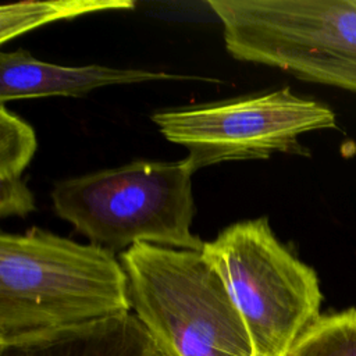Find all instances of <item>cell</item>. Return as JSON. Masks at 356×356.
I'll return each instance as SVG.
<instances>
[{"label":"cell","mask_w":356,"mask_h":356,"mask_svg":"<svg viewBox=\"0 0 356 356\" xmlns=\"http://www.w3.org/2000/svg\"><path fill=\"white\" fill-rule=\"evenodd\" d=\"M129 310L128 277L111 250L40 228L0 235V345Z\"/></svg>","instance_id":"obj_1"},{"label":"cell","mask_w":356,"mask_h":356,"mask_svg":"<svg viewBox=\"0 0 356 356\" xmlns=\"http://www.w3.org/2000/svg\"><path fill=\"white\" fill-rule=\"evenodd\" d=\"M192 175L186 159L138 160L61 179L50 197L60 218L113 253L136 243L200 252L204 242L191 229Z\"/></svg>","instance_id":"obj_2"},{"label":"cell","mask_w":356,"mask_h":356,"mask_svg":"<svg viewBox=\"0 0 356 356\" xmlns=\"http://www.w3.org/2000/svg\"><path fill=\"white\" fill-rule=\"evenodd\" d=\"M118 259L131 309L161 356H254L236 306L200 252L136 243Z\"/></svg>","instance_id":"obj_3"},{"label":"cell","mask_w":356,"mask_h":356,"mask_svg":"<svg viewBox=\"0 0 356 356\" xmlns=\"http://www.w3.org/2000/svg\"><path fill=\"white\" fill-rule=\"evenodd\" d=\"M200 254L225 285L254 356H286L321 316L316 271L278 241L267 217L225 227Z\"/></svg>","instance_id":"obj_4"},{"label":"cell","mask_w":356,"mask_h":356,"mask_svg":"<svg viewBox=\"0 0 356 356\" xmlns=\"http://www.w3.org/2000/svg\"><path fill=\"white\" fill-rule=\"evenodd\" d=\"M228 53L356 92V0H209Z\"/></svg>","instance_id":"obj_5"},{"label":"cell","mask_w":356,"mask_h":356,"mask_svg":"<svg viewBox=\"0 0 356 356\" xmlns=\"http://www.w3.org/2000/svg\"><path fill=\"white\" fill-rule=\"evenodd\" d=\"M152 121L163 136L188 150L191 168L236 160L302 153L299 136L337 128L334 111L282 88L197 107L157 111Z\"/></svg>","instance_id":"obj_6"},{"label":"cell","mask_w":356,"mask_h":356,"mask_svg":"<svg viewBox=\"0 0 356 356\" xmlns=\"http://www.w3.org/2000/svg\"><path fill=\"white\" fill-rule=\"evenodd\" d=\"M168 79L216 81L213 78L188 76L142 68H115L99 64L81 67L58 65L40 61L22 49L0 53L1 104H6L7 102L49 96L82 97L103 86Z\"/></svg>","instance_id":"obj_7"},{"label":"cell","mask_w":356,"mask_h":356,"mask_svg":"<svg viewBox=\"0 0 356 356\" xmlns=\"http://www.w3.org/2000/svg\"><path fill=\"white\" fill-rule=\"evenodd\" d=\"M0 356H161L132 313L0 345Z\"/></svg>","instance_id":"obj_8"},{"label":"cell","mask_w":356,"mask_h":356,"mask_svg":"<svg viewBox=\"0 0 356 356\" xmlns=\"http://www.w3.org/2000/svg\"><path fill=\"white\" fill-rule=\"evenodd\" d=\"M131 0H53L19 1L0 7V43L4 44L42 25L85 14L132 10Z\"/></svg>","instance_id":"obj_9"},{"label":"cell","mask_w":356,"mask_h":356,"mask_svg":"<svg viewBox=\"0 0 356 356\" xmlns=\"http://www.w3.org/2000/svg\"><path fill=\"white\" fill-rule=\"evenodd\" d=\"M286 356H356V309L320 316Z\"/></svg>","instance_id":"obj_10"},{"label":"cell","mask_w":356,"mask_h":356,"mask_svg":"<svg viewBox=\"0 0 356 356\" xmlns=\"http://www.w3.org/2000/svg\"><path fill=\"white\" fill-rule=\"evenodd\" d=\"M38 147L33 128L0 106V184L22 181Z\"/></svg>","instance_id":"obj_11"},{"label":"cell","mask_w":356,"mask_h":356,"mask_svg":"<svg viewBox=\"0 0 356 356\" xmlns=\"http://www.w3.org/2000/svg\"><path fill=\"white\" fill-rule=\"evenodd\" d=\"M35 210L33 193L25 181L0 184V217H25Z\"/></svg>","instance_id":"obj_12"}]
</instances>
